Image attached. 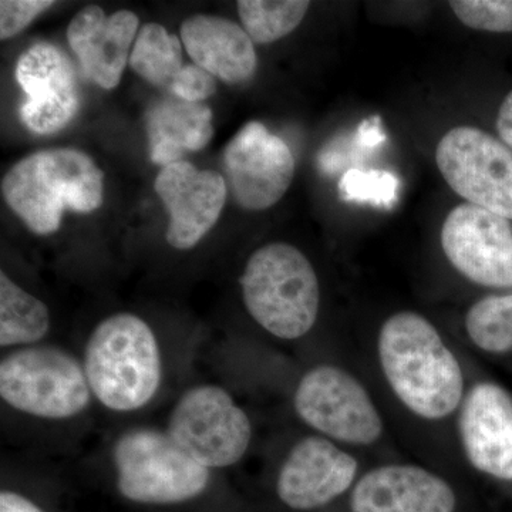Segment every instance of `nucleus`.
Masks as SVG:
<instances>
[{
  "label": "nucleus",
  "mask_w": 512,
  "mask_h": 512,
  "mask_svg": "<svg viewBox=\"0 0 512 512\" xmlns=\"http://www.w3.org/2000/svg\"><path fill=\"white\" fill-rule=\"evenodd\" d=\"M384 376L400 402L421 419L440 420L460 406L464 376L439 330L416 312L390 316L377 340Z\"/></svg>",
  "instance_id": "nucleus-1"
},
{
  "label": "nucleus",
  "mask_w": 512,
  "mask_h": 512,
  "mask_svg": "<svg viewBox=\"0 0 512 512\" xmlns=\"http://www.w3.org/2000/svg\"><path fill=\"white\" fill-rule=\"evenodd\" d=\"M104 174L73 148L40 151L13 165L2 180L6 204L39 235L60 228L66 208L82 214L103 204Z\"/></svg>",
  "instance_id": "nucleus-2"
},
{
  "label": "nucleus",
  "mask_w": 512,
  "mask_h": 512,
  "mask_svg": "<svg viewBox=\"0 0 512 512\" xmlns=\"http://www.w3.org/2000/svg\"><path fill=\"white\" fill-rule=\"evenodd\" d=\"M83 367L93 396L113 412L143 409L163 382L156 335L133 313L101 320L87 340Z\"/></svg>",
  "instance_id": "nucleus-3"
},
{
  "label": "nucleus",
  "mask_w": 512,
  "mask_h": 512,
  "mask_svg": "<svg viewBox=\"0 0 512 512\" xmlns=\"http://www.w3.org/2000/svg\"><path fill=\"white\" fill-rule=\"evenodd\" d=\"M239 282L249 315L276 338L299 339L315 326L320 308L318 275L293 245L274 242L256 249Z\"/></svg>",
  "instance_id": "nucleus-4"
},
{
  "label": "nucleus",
  "mask_w": 512,
  "mask_h": 512,
  "mask_svg": "<svg viewBox=\"0 0 512 512\" xmlns=\"http://www.w3.org/2000/svg\"><path fill=\"white\" fill-rule=\"evenodd\" d=\"M113 461L117 488L133 503H184L204 493L211 481L210 468L188 456L167 430L126 431L114 444Z\"/></svg>",
  "instance_id": "nucleus-5"
},
{
  "label": "nucleus",
  "mask_w": 512,
  "mask_h": 512,
  "mask_svg": "<svg viewBox=\"0 0 512 512\" xmlns=\"http://www.w3.org/2000/svg\"><path fill=\"white\" fill-rule=\"evenodd\" d=\"M0 396L12 409L47 420L82 414L92 402L83 363L56 346H26L0 362Z\"/></svg>",
  "instance_id": "nucleus-6"
},
{
  "label": "nucleus",
  "mask_w": 512,
  "mask_h": 512,
  "mask_svg": "<svg viewBox=\"0 0 512 512\" xmlns=\"http://www.w3.org/2000/svg\"><path fill=\"white\" fill-rule=\"evenodd\" d=\"M167 433L201 466H234L252 441L248 414L227 390L215 384L191 387L175 403Z\"/></svg>",
  "instance_id": "nucleus-7"
},
{
  "label": "nucleus",
  "mask_w": 512,
  "mask_h": 512,
  "mask_svg": "<svg viewBox=\"0 0 512 512\" xmlns=\"http://www.w3.org/2000/svg\"><path fill=\"white\" fill-rule=\"evenodd\" d=\"M437 167L468 204L512 221V150L477 127H456L437 144Z\"/></svg>",
  "instance_id": "nucleus-8"
},
{
  "label": "nucleus",
  "mask_w": 512,
  "mask_h": 512,
  "mask_svg": "<svg viewBox=\"0 0 512 512\" xmlns=\"http://www.w3.org/2000/svg\"><path fill=\"white\" fill-rule=\"evenodd\" d=\"M296 413L330 439L370 446L383 433V421L363 384L340 367H313L293 396Z\"/></svg>",
  "instance_id": "nucleus-9"
},
{
  "label": "nucleus",
  "mask_w": 512,
  "mask_h": 512,
  "mask_svg": "<svg viewBox=\"0 0 512 512\" xmlns=\"http://www.w3.org/2000/svg\"><path fill=\"white\" fill-rule=\"evenodd\" d=\"M440 239L448 262L468 281L512 288V225L507 218L464 202L448 212Z\"/></svg>",
  "instance_id": "nucleus-10"
},
{
  "label": "nucleus",
  "mask_w": 512,
  "mask_h": 512,
  "mask_svg": "<svg viewBox=\"0 0 512 512\" xmlns=\"http://www.w3.org/2000/svg\"><path fill=\"white\" fill-rule=\"evenodd\" d=\"M224 164L232 195L249 211L266 210L282 200L295 175L291 148L258 121L229 141Z\"/></svg>",
  "instance_id": "nucleus-11"
},
{
  "label": "nucleus",
  "mask_w": 512,
  "mask_h": 512,
  "mask_svg": "<svg viewBox=\"0 0 512 512\" xmlns=\"http://www.w3.org/2000/svg\"><path fill=\"white\" fill-rule=\"evenodd\" d=\"M16 80L26 93L20 117L33 133L50 136L76 116L80 106L76 72L55 45L37 43L26 50L16 64Z\"/></svg>",
  "instance_id": "nucleus-12"
},
{
  "label": "nucleus",
  "mask_w": 512,
  "mask_h": 512,
  "mask_svg": "<svg viewBox=\"0 0 512 512\" xmlns=\"http://www.w3.org/2000/svg\"><path fill=\"white\" fill-rule=\"evenodd\" d=\"M154 187L170 212L168 244L181 251L194 248L211 231L227 201L220 173L197 170L185 161L164 167Z\"/></svg>",
  "instance_id": "nucleus-13"
},
{
  "label": "nucleus",
  "mask_w": 512,
  "mask_h": 512,
  "mask_svg": "<svg viewBox=\"0 0 512 512\" xmlns=\"http://www.w3.org/2000/svg\"><path fill=\"white\" fill-rule=\"evenodd\" d=\"M357 460L325 437H305L286 456L276 493L293 510H313L346 493L355 481Z\"/></svg>",
  "instance_id": "nucleus-14"
},
{
  "label": "nucleus",
  "mask_w": 512,
  "mask_h": 512,
  "mask_svg": "<svg viewBox=\"0 0 512 512\" xmlns=\"http://www.w3.org/2000/svg\"><path fill=\"white\" fill-rule=\"evenodd\" d=\"M461 444L471 466L488 476L512 480V397L495 383L471 387L460 420Z\"/></svg>",
  "instance_id": "nucleus-15"
},
{
  "label": "nucleus",
  "mask_w": 512,
  "mask_h": 512,
  "mask_svg": "<svg viewBox=\"0 0 512 512\" xmlns=\"http://www.w3.org/2000/svg\"><path fill=\"white\" fill-rule=\"evenodd\" d=\"M138 25L140 20L130 10H119L110 16L99 6L80 10L67 28V40L84 76L101 89H114L130 59Z\"/></svg>",
  "instance_id": "nucleus-16"
},
{
  "label": "nucleus",
  "mask_w": 512,
  "mask_h": 512,
  "mask_svg": "<svg viewBox=\"0 0 512 512\" xmlns=\"http://www.w3.org/2000/svg\"><path fill=\"white\" fill-rule=\"evenodd\" d=\"M456 494L429 470L390 464L369 471L352 494L353 512H454Z\"/></svg>",
  "instance_id": "nucleus-17"
},
{
  "label": "nucleus",
  "mask_w": 512,
  "mask_h": 512,
  "mask_svg": "<svg viewBox=\"0 0 512 512\" xmlns=\"http://www.w3.org/2000/svg\"><path fill=\"white\" fill-rule=\"evenodd\" d=\"M181 39L198 67L227 83L247 82L254 76L256 59L251 37L231 20L197 15L181 26Z\"/></svg>",
  "instance_id": "nucleus-18"
},
{
  "label": "nucleus",
  "mask_w": 512,
  "mask_h": 512,
  "mask_svg": "<svg viewBox=\"0 0 512 512\" xmlns=\"http://www.w3.org/2000/svg\"><path fill=\"white\" fill-rule=\"evenodd\" d=\"M151 160L156 164L180 163L187 151H200L210 143L212 111L201 103L181 99L158 101L146 117Z\"/></svg>",
  "instance_id": "nucleus-19"
},
{
  "label": "nucleus",
  "mask_w": 512,
  "mask_h": 512,
  "mask_svg": "<svg viewBox=\"0 0 512 512\" xmlns=\"http://www.w3.org/2000/svg\"><path fill=\"white\" fill-rule=\"evenodd\" d=\"M47 306L0 272V346H33L47 335Z\"/></svg>",
  "instance_id": "nucleus-20"
},
{
  "label": "nucleus",
  "mask_w": 512,
  "mask_h": 512,
  "mask_svg": "<svg viewBox=\"0 0 512 512\" xmlns=\"http://www.w3.org/2000/svg\"><path fill=\"white\" fill-rule=\"evenodd\" d=\"M130 64L148 83L171 89L184 67L180 39L170 35L163 26L148 23L138 32Z\"/></svg>",
  "instance_id": "nucleus-21"
},
{
  "label": "nucleus",
  "mask_w": 512,
  "mask_h": 512,
  "mask_svg": "<svg viewBox=\"0 0 512 512\" xmlns=\"http://www.w3.org/2000/svg\"><path fill=\"white\" fill-rule=\"evenodd\" d=\"M237 6L239 18L252 42L268 45L298 28L311 3L302 0H241Z\"/></svg>",
  "instance_id": "nucleus-22"
},
{
  "label": "nucleus",
  "mask_w": 512,
  "mask_h": 512,
  "mask_svg": "<svg viewBox=\"0 0 512 512\" xmlns=\"http://www.w3.org/2000/svg\"><path fill=\"white\" fill-rule=\"evenodd\" d=\"M466 329L471 342L484 352L512 350V293L491 295L468 309Z\"/></svg>",
  "instance_id": "nucleus-23"
},
{
  "label": "nucleus",
  "mask_w": 512,
  "mask_h": 512,
  "mask_svg": "<svg viewBox=\"0 0 512 512\" xmlns=\"http://www.w3.org/2000/svg\"><path fill=\"white\" fill-rule=\"evenodd\" d=\"M399 190V178L386 170L350 168L339 181V194L343 200L379 208H392Z\"/></svg>",
  "instance_id": "nucleus-24"
},
{
  "label": "nucleus",
  "mask_w": 512,
  "mask_h": 512,
  "mask_svg": "<svg viewBox=\"0 0 512 512\" xmlns=\"http://www.w3.org/2000/svg\"><path fill=\"white\" fill-rule=\"evenodd\" d=\"M450 8L468 28L491 33L512 32V0H454Z\"/></svg>",
  "instance_id": "nucleus-25"
},
{
  "label": "nucleus",
  "mask_w": 512,
  "mask_h": 512,
  "mask_svg": "<svg viewBox=\"0 0 512 512\" xmlns=\"http://www.w3.org/2000/svg\"><path fill=\"white\" fill-rule=\"evenodd\" d=\"M50 0H2L0 2V37L9 39L22 32L36 16L52 8Z\"/></svg>",
  "instance_id": "nucleus-26"
},
{
  "label": "nucleus",
  "mask_w": 512,
  "mask_h": 512,
  "mask_svg": "<svg viewBox=\"0 0 512 512\" xmlns=\"http://www.w3.org/2000/svg\"><path fill=\"white\" fill-rule=\"evenodd\" d=\"M171 92L177 99L200 103L217 92V82L212 74L205 72L197 64L184 66L180 74L175 77Z\"/></svg>",
  "instance_id": "nucleus-27"
},
{
  "label": "nucleus",
  "mask_w": 512,
  "mask_h": 512,
  "mask_svg": "<svg viewBox=\"0 0 512 512\" xmlns=\"http://www.w3.org/2000/svg\"><path fill=\"white\" fill-rule=\"evenodd\" d=\"M356 140L363 151H373L386 141L383 133L382 121L379 117L367 119L360 124L356 131Z\"/></svg>",
  "instance_id": "nucleus-28"
},
{
  "label": "nucleus",
  "mask_w": 512,
  "mask_h": 512,
  "mask_svg": "<svg viewBox=\"0 0 512 512\" xmlns=\"http://www.w3.org/2000/svg\"><path fill=\"white\" fill-rule=\"evenodd\" d=\"M0 512H43L33 501L15 491L0 493Z\"/></svg>",
  "instance_id": "nucleus-29"
},
{
  "label": "nucleus",
  "mask_w": 512,
  "mask_h": 512,
  "mask_svg": "<svg viewBox=\"0 0 512 512\" xmlns=\"http://www.w3.org/2000/svg\"><path fill=\"white\" fill-rule=\"evenodd\" d=\"M497 131L505 146L512 150V92L505 97L497 117Z\"/></svg>",
  "instance_id": "nucleus-30"
}]
</instances>
